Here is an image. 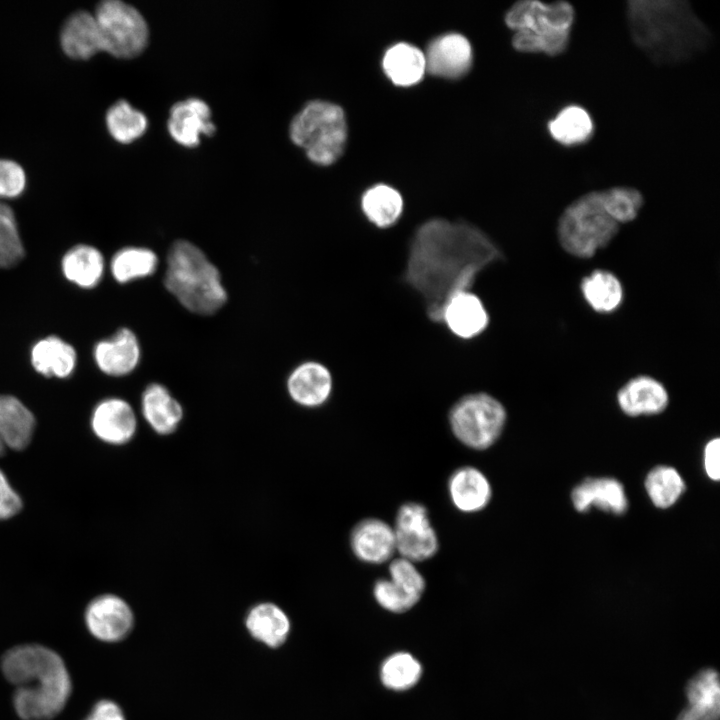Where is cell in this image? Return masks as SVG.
<instances>
[{
  "instance_id": "1",
  "label": "cell",
  "mask_w": 720,
  "mask_h": 720,
  "mask_svg": "<svg viewBox=\"0 0 720 720\" xmlns=\"http://www.w3.org/2000/svg\"><path fill=\"white\" fill-rule=\"evenodd\" d=\"M501 256L495 243L477 227L431 219L412 238L403 279L421 296L429 319L442 323L447 302L470 291L477 275Z\"/></svg>"
},
{
  "instance_id": "2",
  "label": "cell",
  "mask_w": 720,
  "mask_h": 720,
  "mask_svg": "<svg viewBox=\"0 0 720 720\" xmlns=\"http://www.w3.org/2000/svg\"><path fill=\"white\" fill-rule=\"evenodd\" d=\"M626 16L634 44L656 64H677L704 51L707 26L684 0H630Z\"/></svg>"
},
{
  "instance_id": "3",
  "label": "cell",
  "mask_w": 720,
  "mask_h": 720,
  "mask_svg": "<svg viewBox=\"0 0 720 720\" xmlns=\"http://www.w3.org/2000/svg\"><path fill=\"white\" fill-rule=\"evenodd\" d=\"M165 288L188 311L199 315L217 312L227 301L218 268L195 244L175 241L167 254Z\"/></svg>"
},
{
  "instance_id": "4",
  "label": "cell",
  "mask_w": 720,
  "mask_h": 720,
  "mask_svg": "<svg viewBox=\"0 0 720 720\" xmlns=\"http://www.w3.org/2000/svg\"><path fill=\"white\" fill-rule=\"evenodd\" d=\"M574 18V7L566 1L522 0L507 10L504 20L514 31L515 50L554 57L567 50Z\"/></svg>"
},
{
  "instance_id": "5",
  "label": "cell",
  "mask_w": 720,
  "mask_h": 720,
  "mask_svg": "<svg viewBox=\"0 0 720 720\" xmlns=\"http://www.w3.org/2000/svg\"><path fill=\"white\" fill-rule=\"evenodd\" d=\"M289 135L313 163L330 165L340 158L346 145L345 113L337 104L310 101L292 119Z\"/></svg>"
},
{
  "instance_id": "6",
  "label": "cell",
  "mask_w": 720,
  "mask_h": 720,
  "mask_svg": "<svg viewBox=\"0 0 720 720\" xmlns=\"http://www.w3.org/2000/svg\"><path fill=\"white\" fill-rule=\"evenodd\" d=\"M619 224L608 214L601 190L588 192L570 203L561 214L557 233L571 255L592 257L616 236Z\"/></svg>"
},
{
  "instance_id": "7",
  "label": "cell",
  "mask_w": 720,
  "mask_h": 720,
  "mask_svg": "<svg viewBox=\"0 0 720 720\" xmlns=\"http://www.w3.org/2000/svg\"><path fill=\"white\" fill-rule=\"evenodd\" d=\"M506 410L493 396L473 393L460 398L449 412L454 436L475 450L491 447L500 437L506 423Z\"/></svg>"
},
{
  "instance_id": "8",
  "label": "cell",
  "mask_w": 720,
  "mask_h": 720,
  "mask_svg": "<svg viewBox=\"0 0 720 720\" xmlns=\"http://www.w3.org/2000/svg\"><path fill=\"white\" fill-rule=\"evenodd\" d=\"M105 52L117 58H133L146 48L147 23L133 6L119 0H106L95 10Z\"/></svg>"
},
{
  "instance_id": "9",
  "label": "cell",
  "mask_w": 720,
  "mask_h": 720,
  "mask_svg": "<svg viewBox=\"0 0 720 720\" xmlns=\"http://www.w3.org/2000/svg\"><path fill=\"white\" fill-rule=\"evenodd\" d=\"M72 680L67 667L16 687L13 706L22 720H50L67 704Z\"/></svg>"
},
{
  "instance_id": "10",
  "label": "cell",
  "mask_w": 720,
  "mask_h": 720,
  "mask_svg": "<svg viewBox=\"0 0 720 720\" xmlns=\"http://www.w3.org/2000/svg\"><path fill=\"white\" fill-rule=\"evenodd\" d=\"M393 530L396 550L402 558L413 563L430 559L439 549L437 534L422 504L409 502L401 505Z\"/></svg>"
},
{
  "instance_id": "11",
  "label": "cell",
  "mask_w": 720,
  "mask_h": 720,
  "mask_svg": "<svg viewBox=\"0 0 720 720\" xmlns=\"http://www.w3.org/2000/svg\"><path fill=\"white\" fill-rule=\"evenodd\" d=\"M84 620L90 634L104 642L123 640L134 625L130 606L115 594H102L92 599L85 609Z\"/></svg>"
},
{
  "instance_id": "12",
  "label": "cell",
  "mask_w": 720,
  "mask_h": 720,
  "mask_svg": "<svg viewBox=\"0 0 720 720\" xmlns=\"http://www.w3.org/2000/svg\"><path fill=\"white\" fill-rule=\"evenodd\" d=\"M62 657L40 644H23L9 649L1 659V670L15 687L65 668Z\"/></svg>"
},
{
  "instance_id": "13",
  "label": "cell",
  "mask_w": 720,
  "mask_h": 720,
  "mask_svg": "<svg viewBox=\"0 0 720 720\" xmlns=\"http://www.w3.org/2000/svg\"><path fill=\"white\" fill-rule=\"evenodd\" d=\"M90 426L94 435L112 446L129 443L137 432V416L133 407L124 399L110 397L94 407Z\"/></svg>"
},
{
  "instance_id": "14",
  "label": "cell",
  "mask_w": 720,
  "mask_h": 720,
  "mask_svg": "<svg viewBox=\"0 0 720 720\" xmlns=\"http://www.w3.org/2000/svg\"><path fill=\"white\" fill-rule=\"evenodd\" d=\"M425 55L426 71L448 79H457L471 68L473 50L469 40L459 33H447L435 38Z\"/></svg>"
},
{
  "instance_id": "15",
  "label": "cell",
  "mask_w": 720,
  "mask_h": 720,
  "mask_svg": "<svg viewBox=\"0 0 720 720\" xmlns=\"http://www.w3.org/2000/svg\"><path fill=\"white\" fill-rule=\"evenodd\" d=\"M167 127L173 140L188 148L197 146L202 135L212 136L216 130L208 104L199 98L175 103L170 109Z\"/></svg>"
},
{
  "instance_id": "16",
  "label": "cell",
  "mask_w": 720,
  "mask_h": 720,
  "mask_svg": "<svg viewBox=\"0 0 720 720\" xmlns=\"http://www.w3.org/2000/svg\"><path fill=\"white\" fill-rule=\"evenodd\" d=\"M93 356L98 368L109 376H125L138 365L140 343L129 328L119 329L113 336L95 344Z\"/></svg>"
},
{
  "instance_id": "17",
  "label": "cell",
  "mask_w": 720,
  "mask_h": 720,
  "mask_svg": "<svg viewBox=\"0 0 720 720\" xmlns=\"http://www.w3.org/2000/svg\"><path fill=\"white\" fill-rule=\"evenodd\" d=\"M571 501L580 513L596 507L607 513L622 515L628 509L624 486L615 478L591 477L576 485L571 492Z\"/></svg>"
},
{
  "instance_id": "18",
  "label": "cell",
  "mask_w": 720,
  "mask_h": 720,
  "mask_svg": "<svg viewBox=\"0 0 720 720\" xmlns=\"http://www.w3.org/2000/svg\"><path fill=\"white\" fill-rule=\"evenodd\" d=\"M332 376L326 366L307 361L295 367L287 379V391L298 405L315 408L324 404L332 391Z\"/></svg>"
},
{
  "instance_id": "19",
  "label": "cell",
  "mask_w": 720,
  "mask_h": 720,
  "mask_svg": "<svg viewBox=\"0 0 720 720\" xmlns=\"http://www.w3.org/2000/svg\"><path fill=\"white\" fill-rule=\"evenodd\" d=\"M350 546L359 560L381 564L388 561L396 551L394 530L383 520L364 519L352 529Z\"/></svg>"
},
{
  "instance_id": "20",
  "label": "cell",
  "mask_w": 720,
  "mask_h": 720,
  "mask_svg": "<svg viewBox=\"0 0 720 720\" xmlns=\"http://www.w3.org/2000/svg\"><path fill=\"white\" fill-rule=\"evenodd\" d=\"M668 402L664 385L646 375L630 379L617 393L618 406L631 417L659 414L666 409Z\"/></svg>"
},
{
  "instance_id": "21",
  "label": "cell",
  "mask_w": 720,
  "mask_h": 720,
  "mask_svg": "<svg viewBox=\"0 0 720 720\" xmlns=\"http://www.w3.org/2000/svg\"><path fill=\"white\" fill-rule=\"evenodd\" d=\"M141 413L148 426L161 436L174 433L184 416L181 403L160 383H151L143 391Z\"/></svg>"
},
{
  "instance_id": "22",
  "label": "cell",
  "mask_w": 720,
  "mask_h": 720,
  "mask_svg": "<svg viewBox=\"0 0 720 720\" xmlns=\"http://www.w3.org/2000/svg\"><path fill=\"white\" fill-rule=\"evenodd\" d=\"M442 323L457 337L470 339L488 326L489 315L481 299L471 291L454 295L446 304Z\"/></svg>"
},
{
  "instance_id": "23",
  "label": "cell",
  "mask_w": 720,
  "mask_h": 720,
  "mask_svg": "<svg viewBox=\"0 0 720 720\" xmlns=\"http://www.w3.org/2000/svg\"><path fill=\"white\" fill-rule=\"evenodd\" d=\"M688 706L676 720H719L720 688L717 672L704 669L685 688Z\"/></svg>"
},
{
  "instance_id": "24",
  "label": "cell",
  "mask_w": 720,
  "mask_h": 720,
  "mask_svg": "<svg viewBox=\"0 0 720 720\" xmlns=\"http://www.w3.org/2000/svg\"><path fill=\"white\" fill-rule=\"evenodd\" d=\"M448 492L453 505L465 513L483 510L492 497L488 478L471 466L461 467L451 474Z\"/></svg>"
},
{
  "instance_id": "25",
  "label": "cell",
  "mask_w": 720,
  "mask_h": 720,
  "mask_svg": "<svg viewBox=\"0 0 720 720\" xmlns=\"http://www.w3.org/2000/svg\"><path fill=\"white\" fill-rule=\"evenodd\" d=\"M60 40L64 52L74 59L85 60L104 51L95 16L86 11H78L66 20Z\"/></svg>"
},
{
  "instance_id": "26",
  "label": "cell",
  "mask_w": 720,
  "mask_h": 720,
  "mask_svg": "<svg viewBox=\"0 0 720 720\" xmlns=\"http://www.w3.org/2000/svg\"><path fill=\"white\" fill-rule=\"evenodd\" d=\"M36 427L33 413L13 395L0 394V436L15 451L28 447Z\"/></svg>"
},
{
  "instance_id": "27",
  "label": "cell",
  "mask_w": 720,
  "mask_h": 720,
  "mask_svg": "<svg viewBox=\"0 0 720 720\" xmlns=\"http://www.w3.org/2000/svg\"><path fill=\"white\" fill-rule=\"evenodd\" d=\"M33 368L45 377L66 378L76 366L77 354L72 345L58 336L37 341L30 352Z\"/></svg>"
},
{
  "instance_id": "28",
  "label": "cell",
  "mask_w": 720,
  "mask_h": 720,
  "mask_svg": "<svg viewBox=\"0 0 720 720\" xmlns=\"http://www.w3.org/2000/svg\"><path fill=\"white\" fill-rule=\"evenodd\" d=\"M61 268L68 281L89 289L95 287L102 279L105 260L97 248L78 244L64 254Z\"/></svg>"
},
{
  "instance_id": "29",
  "label": "cell",
  "mask_w": 720,
  "mask_h": 720,
  "mask_svg": "<svg viewBox=\"0 0 720 720\" xmlns=\"http://www.w3.org/2000/svg\"><path fill=\"white\" fill-rule=\"evenodd\" d=\"M382 66L387 77L398 86L418 83L426 72L424 53L409 43H397L385 52Z\"/></svg>"
},
{
  "instance_id": "30",
  "label": "cell",
  "mask_w": 720,
  "mask_h": 720,
  "mask_svg": "<svg viewBox=\"0 0 720 720\" xmlns=\"http://www.w3.org/2000/svg\"><path fill=\"white\" fill-rule=\"evenodd\" d=\"M250 634L269 647L282 645L290 631L286 613L276 604L263 602L252 607L245 620Z\"/></svg>"
},
{
  "instance_id": "31",
  "label": "cell",
  "mask_w": 720,
  "mask_h": 720,
  "mask_svg": "<svg viewBox=\"0 0 720 720\" xmlns=\"http://www.w3.org/2000/svg\"><path fill=\"white\" fill-rule=\"evenodd\" d=\"M548 131L561 145L576 146L586 143L592 137L594 123L586 109L569 105L549 121Z\"/></svg>"
},
{
  "instance_id": "32",
  "label": "cell",
  "mask_w": 720,
  "mask_h": 720,
  "mask_svg": "<svg viewBox=\"0 0 720 720\" xmlns=\"http://www.w3.org/2000/svg\"><path fill=\"white\" fill-rule=\"evenodd\" d=\"M581 291L589 306L600 313L615 311L624 296L619 279L613 273L601 269L583 278Z\"/></svg>"
},
{
  "instance_id": "33",
  "label": "cell",
  "mask_w": 720,
  "mask_h": 720,
  "mask_svg": "<svg viewBox=\"0 0 720 720\" xmlns=\"http://www.w3.org/2000/svg\"><path fill=\"white\" fill-rule=\"evenodd\" d=\"M361 207L370 222L380 228L393 225L401 216L403 199L391 186L378 184L362 196Z\"/></svg>"
},
{
  "instance_id": "34",
  "label": "cell",
  "mask_w": 720,
  "mask_h": 720,
  "mask_svg": "<svg viewBox=\"0 0 720 720\" xmlns=\"http://www.w3.org/2000/svg\"><path fill=\"white\" fill-rule=\"evenodd\" d=\"M157 254L145 247H125L111 259L110 269L114 279L121 284L153 275L158 267Z\"/></svg>"
},
{
  "instance_id": "35",
  "label": "cell",
  "mask_w": 720,
  "mask_h": 720,
  "mask_svg": "<svg viewBox=\"0 0 720 720\" xmlns=\"http://www.w3.org/2000/svg\"><path fill=\"white\" fill-rule=\"evenodd\" d=\"M644 487L652 504L659 509L672 507L686 490L680 473L666 465L651 469L645 477Z\"/></svg>"
},
{
  "instance_id": "36",
  "label": "cell",
  "mask_w": 720,
  "mask_h": 720,
  "mask_svg": "<svg viewBox=\"0 0 720 720\" xmlns=\"http://www.w3.org/2000/svg\"><path fill=\"white\" fill-rule=\"evenodd\" d=\"M110 135L118 142L128 144L141 137L148 126L146 116L127 101L119 100L106 113Z\"/></svg>"
},
{
  "instance_id": "37",
  "label": "cell",
  "mask_w": 720,
  "mask_h": 720,
  "mask_svg": "<svg viewBox=\"0 0 720 720\" xmlns=\"http://www.w3.org/2000/svg\"><path fill=\"white\" fill-rule=\"evenodd\" d=\"M422 674L421 664L411 654L398 652L389 656L382 664L380 678L383 685L392 690H406L413 687Z\"/></svg>"
},
{
  "instance_id": "38",
  "label": "cell",
  "mask_w": 720,
  "mask_h": 720,
  "mask_svg": "<svg viewBox=\"0 0 720 720\" xmlns=\"http://www.w3.org/2000/svg\"><path fill=\"white\" fill-rule=\"evenodd\" d=\"M601 194L606 211L619 225L634 220L644 201L639 190L627 186L601 190Z\"/></svg>"
},
{
  "instance_id": "39",
  "label": "cell",
  "mask_w": 720,
  "mask_h": 720,
  "mask_svg": "<svg viewBox=\"0 0 720 720\" xmlns=\"http://www.w3.org/2000/svg\"><path fill=\"white\" fill-rule=\"evenodd\" d=\"M24 255L15 215L8 205L0 202V268L17 265Z\"/></svg>"
},
{
  "instance_id": "40",
  "label": "cell",
  "mask_w": 720,
  "mask_h": 720,
  "mask_svg": "<svg viewBox=\"0 0 720 720\" xmlns=\"http://www.w3.org/2000/svg\"><path fill=\"white\" fill-rule=\"evenodd\" d=\"M390 580L406 594L420 600L425 590V580L414 563L404 559H394L389 565Z\"/></svg>"
},
{
  "instance_id": "41",
  "label": "cell",
  "mask_w": 720,
  "mask_h": 720,
  "mask_svg": "<svg viewBox=\"0 0 720 720\" xmlns=\"http://www.w3.org/2000/svg\"><path fill=\"white\" fill-rule=\"evenodd\" d=\"M377 603L384 609L402 613L411 609L418 601L401 590L390 579L378 580L373 589Z\"/></svg>"
},
{
  "instance_id": "42",
  "label": "cell",
  "mask_w": 720,
  "mask_h": 720,
  "mask_svg": "<svg viewBox=\"0 0 720 720\" xmlns=\"http://www.w3.org/2000/svg\"><path fill=\"white\" fill-rule=\"evenodd\" d=\"M25 183V173L19 164L0 159V198L19 196L25 188Z\"/></svg>"
},
{
  "instance_id": "43",
  "label": "cell",
  "mask_w": 720,
  "mask_h": 720,
  "mask_svg": "<svg viewBox=\"0 0 720 720\" xmlns=\"http://www.w3.org/2000/svg\"><path fill=\"white\" fill-rule=\"evenodd\" d=\"M23 507V501L13 488L4 471L0 468V520L16 516Z\"/></svg>"
},
{
  "instance_id": "44",
  "label": "cell",
  "mask_w": 720,
  "mask_h": 720,
  "mask_svg": "<svg viewBox=\"0 0 720 720\" xmlns=\"http://www.w3.org/2000/svg\"><path fill=\"white\" fill-rule=\"evenodd\" d=\"M720 439L713 438L709 440L703 453V466L707 477L713 481L720 479Z\"/></svg>"
},
{
  "instance_id": "45",
  "label": "cell",
  "mask_w": 720,
  "mask_h": 720,
  "mask_svg": "<svg viewBox=\"0 0 720 720\" xmlns=\"http://www.w3.org/2000/svg\"><path fill=\"white\" fill-rule=\"evenodd\" d=\"M84 720H125V716L115 702L100 700L93 706L90 714Z\"/></svg>"
},
{
  "instance_id": "46",
  "label": "cell",
  "mask_w": 720,
  "mask_h": 720,
  "mask_svg": "<svg viewBox=\"0 0 720 720\" xmlns=\"http://www.w3.org/2000/svg\"><path fill=\"white\" fill-rule=\"evenodd\" d=\"M5 450H6V446L0 436V457L3 456V454L5 453Z\"/></svg>"
}]
</instances>
